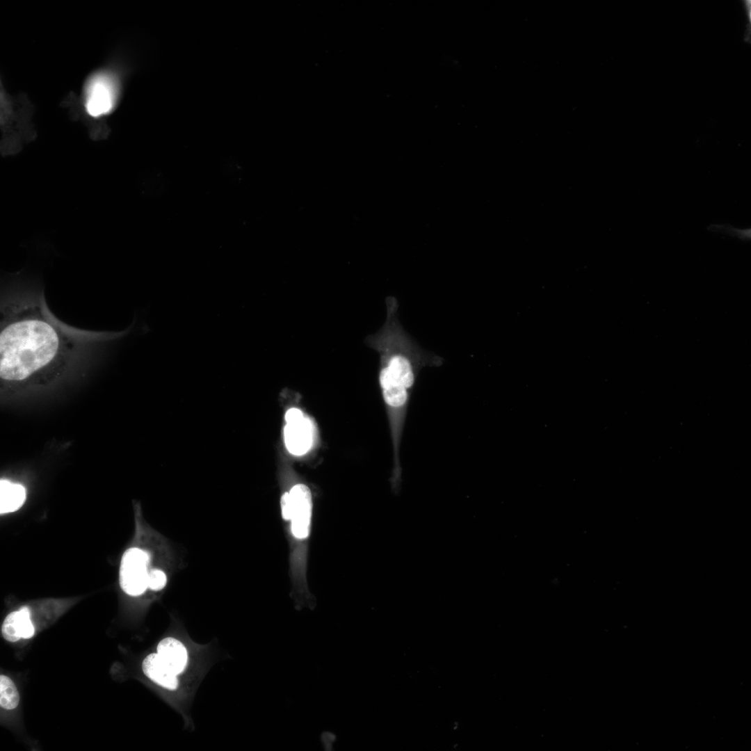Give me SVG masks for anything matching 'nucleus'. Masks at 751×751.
<instances>
[{
	"label": "nucleus",
	"mask_w": 751,
	"mask_h": 751,
	"mask_svg": "<svg viewBox=\"0 0 751 751\" xmlns=\"http://www.w3.org/2000/svg\"><path fill=\"white\" fill-rule=\"evenodd\" d=\"M166 581V575L162 570L155 569L149 572L147 585L151 590L157 591L163 589Z\"/></svg>",
	"instance_id": "11"
},
{
	"label": "nucleus",
	"mask_w": 751,
	"mask_h": 751,
	"mask_svg": "<svg viewBox=\"0 0 751 751\" xmlns=\"http://www.w3.org/2000/svg\"><path fill=\"white\" fill-rule=\"evenodd\" d=\"M316 439L311 419L300 408L291 407L284 414L283 439L287 451L300 457L311 451Z\"/></svg>",
	"instance_id": "2"
},
{
	"label": "nucleus",
	"mask_w": 751,
	"mask_h": 751,
	"mask_svg": "<svg viewBox=\"0 0 751 751\" xmlns=\"http://www.w3.org/2000/svg\"><path fill=\"white\" fill-rule=\"evenodd\" d=\"M0 377L10 383L31 379L60 364L82 345L81 334L52 316L42 297L20 294L4 300L0 312Z\"/></svg>",
	"instance_id": "1"
},
{
	"label": "nucleus",
	"mask_w": 751,
	"mask_h": 751,
	"mask_svg": "<svg viewBox=\"0 0 751 751\" xmlns=\"http://www.w3.org/2000/svg\"><path fill=\"white\" fill-rule=\"evenodd\" d=\"M26 490L18 483L7 480L0 481V513L5 514L17 510L24 503Z\"/></svg>",
	"instance_id": "9"
},
{
	"label": "nucleus",
	"mask_w": 751,
	"mask_h": 751,
	"mask_svg": "<svg viewBox=\"0 0 751 751\" xmlns=\"http://www.w3.org/2000/svg\"><path fill=\"white\" fill-rule=\"evenodd\" d=\"M150 555L145 551L129 548L122 556L120 566V585L122 590L131 596H138L148 588L147 565Z\"/></svg>",
	"instance_id": "3"
},
{
	"label": "nucleus",
	"mask_w": 751,
	"mask_h": 751,
	"mask_svg": "<svg viewBox=\"0 0 751 751\" xmlns=\"http://www.w3.org/2000/svg\"><path fill=\"white\" fill-rule=\"evenodd\" d=\"M144 674L159 686L175 690L177 688V675L163 661L158 653L147 656L142 663Z\"/></svg>",
	"instance_id": "7"
},
{
	"label": "nucleus",
	"mask_w": 751,
	"mask_h": 751,
	"mask_svg": "<svg viewBox=\"0 0 751 751\" xmlns=\"http://www.w3.org/2000/svg\"><path fill=\"white\" fill-rule=\"evenodd\" d=\"M321 740L324 743L325 750H331L332 743L335 740V736L330 732H323L321 735Z\"/></svg>",
	"instance_id": "14"
},
{
	"label": "nucleus",
	"mask_w": 751,
	"mask_h": 751,
	"mask_svg": "<svg viewBox=\"0 0 751 751\" xmlns=\"http://www.w3.org/2000/svg\"><path fill=\"white\" fill-rule=\"evenodd\" d=\"M157 653L177 675L184 670L188 661V654L186 647L179 640L172 637L163 638L157 645Z\"/></svg>",
	"instance_id": "8"
},
{
	"label": "nucleus",
	"mask_w": 751,
	"mask_h": 751,
	"mask_svg": "<svg viewBox=\"0 0 751 751\" xmlns=\"http://www.w3.org/2000/svg\"><path fill=\"white\" fill-rule=\"evenodd\" d=\"M709 229H710L711 230H713V231H721V232L725 231L727 233H729L730 234H732L733 236H738V237H739L741 239H750V228L747 229H739L734 228V227H733L732 226H727L726 225H711L709 227Z\"/></svg>",
	"instance_id": "12"
},
{
	"label": "nucleus",
	"mask_w": 751,
	"mask_h": 751,
	"mask_svg": "<svg viewBox=\"0 0 751 751\" xmlns=\"http://www.w3.org/2000/svg\"><path fill=\"white\" fill-rule=\"evenodd\" d=\"M281 509L282 517L285 520H289L291 518V505L290 497L288 492H284L281 498Z\"/></svg>",
	"instance_id": "13"
},
{
	"label": "nucleus",
	"mask_w": 751,
	"mask_h": 751,
	"mask_svg": "<svg viewBox=\"0 0 751 751\" xmlns=\"http://www.w3.org/2000/svg\"><path fill=\"white\" fill-rule=\"evenodd\" d=\"M114 103V88L103 76L96 77L88 88L86 109L88 113L98 117L107 113Z\"/></svg>",
	"instance_id": "5"
},
{
	"label": "nucleus",
	"mask_w": 751,
	"mask_h": 751,
	"mask_svg": "<svg viewBox=\"0 0 751 751\" xmlns=\"http://www.w3.org/2000/svg\"><path fill=\"white\" fill-rule=\"evenodd\" d=\"M19 702V694L13 681L6 675L0 676V705L7 710L15 709Z\"/></svg>",
	"instance_id": "10"
},
{
	"label": "nucleus",
	"mask_w": 751,
	"mask_h": 751,
	"mask_svg": "<svg viewBox=\"0 0 751 751\" xmlns=\"http://www.w3.org/2000/svg\"><path fill=\"white\" fill-rule=\"evenodd\" d=\"M1 633L5 640L14 643L20 638L29 639L35 633L29 608L24 606L10 613L3 620Z\"/></svg>",
	"instance_id": "6"
},
{
	"label": "nucleus",
	"mask_w": 751,
	"mask_h": 751,
	"mask_svg": "<svg viewBox=\"0 0 751 751\" xmlns=\"http://www.w3.org/2000/svg\"><path fill=\"white\" fill-rule=\"evenodd\" d=\"M291 531L299 539L307 537L312 513V494L304 484H297L290 490Z\"/></svg>",
	"instance_id": "4"
}]
</instances>
